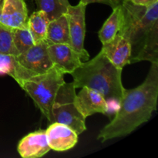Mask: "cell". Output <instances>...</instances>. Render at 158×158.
I'll use <instances>...</instances> for the list:
<instances>
[{"label":"cell","mask_w":158,"mask_h":158,"mask_svg":"<svg viewBox=\"0 0 158 158\" xmlns=\"http://www.w3.org/2000/svg\"><path fill=\"white\" fill-rule=\"evenodd\" d=\"M16 60L20 66L32 76L43 73L54 66L49 58L46 40L35 43L27 50L19 53L16 56Z\"/></svg>","instance_id":"cell-7"},{"label":"cell","mask_w":158,"mask_h":158,"mask_svg":"<svg viewBox=\"0 0 158 158\" xmlns=\"http://www.w3.org/2000/svg\"><path fill=\"white\" fill-rule=\"evenodd\" d=\"M64 75L53 66L46 72L33 76L20 85L50 123H52V104L59 89L65 82Z\"/></svg>","instance_id":"cell-4"},{"label":"cell","mask_w":158,"mask_h":158,"mask_svg":"<svg viewBox=\"0 0 158 158\" xmlns=\"http://www.w3.org/2000/svg\"><path fill=\"white\" fill-rule=\"evenodd\" d=\"M47 49L54 66L64 74L72 73L83 63L79 54L68 43H47Z\"/></svg>","instance_id":"cell-9"},{"label":"cell","mask_w":158,"mask_h":158,"mask_svg":"<svg viewBox=\"0 0 158 158\" xmlns=\"http://www.w3.org/2000/svg\"><path fill=\"white\" fill-rule=\"evenodd\" d=\"M46 41L48 43L69 44V26L66 14L49 22Z\"/></svg>","instance_id":"cell-17"},{"label":"cell","mask_w":158,"mask_h":158,"mask_svg":"<svg viewBox=\"0 0 158 158\" xmlns=\"http://www.w3.org/2000/svg\"><path fill=\"white\" fill-rule=\"evenodd\" d=\"M122 69L114 66L100 52L91 60H86L70 75L76 88L86 86L98 91L109 103L115 102L118 107L125 88L122 83Z\"/></svg>","instance_id":"cell-2"},{"label":"cell","mask_w":158,"mask_h":158,"mask_svg":"<svg viewBox=\"0 0 158 158\" xmlns=\"http://www.w3.org/2000/svg\"><path fill=\"white\" fill-rule=\"evenodd\" d=\"M140 61L158 63V23L146 35L138 52L131 58V63Z\"/></svg>","instance_id":"cell-14"},{"label":"cell","mask_w":158,"mask_h":158,"mask_svg":"<svg viewBox=\"0 0 158 158\" xmlns=\"http://www.w3.org/2000/svg\"><path fill=\"white\" fill-rule=\"evenodd\" d=\"M127 1L131 2L134 3V4L135 5L148 6H150V5L153 4V3L158 1V0H127Z\"/></svg>","instance_id":"cell-23"},{"label":"cell","mask_w":158,"mask_h":158,"mask_svg":"<svg viewBox=\"0 0 158 158\" xmlns=\"http://www.w3.org/2000/svg\"><path fill=\"white\" fill-rule=\"evenodd\" d=\"M101 50L106 58L119 69L131 64L132 48L129 40L120 34H117L110 42L103 44Z\"/></svg>","instance_id":"cell-12"},{"label":"cell","mask_w":158,"mask_h":158,"mask_svg":"<svg viewBox=\"0 0 158 158\" xmlns=\"http://www.w3.org/2000/svg\"><path fill=\"white\" fill-rule=\"evenodd\" d=\"M123 26L119 34L127 39L132 48V58L137 54L148 32L158 23V1L148 6L127 0L121 3Z\"/></svg>","instance_id":"cell-3"},{"label":"cell","mask_w":158,"mask_h":158,"mask_svg":"<svg viewBox=\"0 0 158 158\" xmlns=\"http://www.w3.org/2000/svg\"><path fill=\"white\" fill-rule=\"evenodd\" d=\"M38 9L43 10L49 20H53L66 13L69 0H35Z\"/></svg>","instance_id":"cell-19"},{"label":"cell","mask_w":158,"mask_h":158,"mask_svg":"<svg viewBox=\"0 0 158 158\" xmlns=\"http://www.w3.org/2000/svg\"><path fill=\"white\" fill-rule=\"evenodd\" d=\"M86 5L80 2L76 6H68L66 17L69 26V45L79 54L82 60H89V55L84 48L86 35Z\"/></svg>","instance_id":"cell-6"},{"label":"cell","mask_w":158,"mask_h":158,"mask_svg":"<svg viewBox=\"0 0 158 158\" xmlns=\"http://www.w3.org/2000/svg\"><path fill=\"white\" fill-rule=\"evenodd\" d=\"M0 73L10 76L21 85L25 80L33 77L29 71L20 66L16 60V56L0 53Z\"/></svg>","instance_id":"cell-16"},{"label":"cell","mask_w":158,"mask_h":158,"mask_svg":"<svg viewBox=\"0 0 158 158\" xmlns=\"http://www.w3.org/2000/svg\"><path fill=\"white\" fill-rule=\"evenodd\" d=\"M80 2H82L86 6L88 4H91V3H101V4L107 5L110 7L114 8L121 4L123 0H80Z\"/></svg>","instance_id":"cell-22"},{"label":"cell","mask_w":158,"mask_h":158,"mask_svg":"<svg viewBox=\"0 0 158 158\" xmlns=\"http://www.w3.org/2000/svg\"><path fill=\"white\" fill-rule=\"evenodd\" d=\"M0 53L18 56L19 52L13 43L12 30L0 25Z\"/></svg>","instance_id":"cell-21"},{"label":"cell","mask_w":158,"mask_h":158,"mask_svg":"<svg viewBox=\"0 0 158 158\" xmlns=\"http://www.w3.org/2000/svg\"><path fill=\"white\" fill-rule=\"evenodd\" d=\"M74 103L85 118L94 114H107L109 112V106L104 97L98 91L86 86L82 87L78 94H76Z\"/></svg>","instance_id":"cell-10"},{"label":"cell","mask_w":158,"mask_h":158,"mask_svg":"<svg viewBox=\"0 0 158 158\" xmlns=\"http://www.w3.org/2000/svg\"><path fill=\"white\" fill-rule=\"evenodd\" d=\"M158 63H151L144 81L137 87L125 89L113 120L100 131L97 139L105 142L124 137L146 123L157 110Z\"/></svg>","instance_id":"cell-1"},{"label":"cell","mask_w":158,"mask_h":158,"mask_svg":"<svg viewBox=\"0 0 158 158\" xmlns=\"http://www.w3.org/2000/svg\"><path fill=\"white\" fill-rule=\"evenodd\" d=\"M17 150L23 158H39L44 156L51 150L46 131L40 130L27 134L19 141Z\"/></svg>","instance_id":"cell-13"},{"label":"cell","mask_w":158,"mask_h":158,"mask_svg":"<svg viewBox=\"0 0 158 158\" xmlns=\"http://www.w3.org/2000/svg\"><path fill=\"white\" fill-rule=\"evenodd\" d=\"M46 134L50 149L57 152L72 149L78 142V134L63 123H51L46 130Z\"/></svg>","instance_id":"cell-11"},{"label":"cell","mask_w":158,"mask_h":158,"mask_svg":"<svg viewBox=\"0 0 158 158\" xmlns=\"http://www.w3.org/2000/svg\"><path fill=\"white\" fill-rule=\"evenodd\" d=\"M50 20L43 10L38 9L34 12L28 19V28L32 34L34 43L45 41Z\"/></svg>","instance_id":"cell-18"},{"label":"cell","mask_w":158,"mask_h":158,"mask_svg":"<svg viewBox=\"0 0 158 158\" xmlns=\"http://www.w3.org/2000/svg\"><path fill=\"white\" fill-rule=\"evenodd\" d=\"M25 0H0V25L10 30L28 26Z\"/></svg>","instance_id":"cell-8"},{"label":"cell","mask_w":158,"mask_h":158,"mask_svg":"<svg viewBox=\"0 0 158 158\" xmlns=\"http://www.w3.org/2000/svg\"><path fill=\"white\" fill-rule=\"evenodd\" d=\"M76 89L73 83H64L59 89L52 106V123H63L78 135L86 130V118L79 112L74 103Z\"/></svg>","instance_id":"cell-5"},{"label":"cell","mask_w":158,"mask_h":158,"mask_svg":"<svg viewBox=\"0 0 158 158\" xmlns=\"http://www.w3.org/2000/svg\"><path fill=\"white\" fill-rule=\"evenodd\" d=\"M123 26V10L121 4L113 8V12L98 32L102 45L110 42L121 31Z\"/></svg>","instance_id":"cell-15"},{"label":"cell","mask_w":158,"mask_h":158,"mask_svg":"<svg viewBox=\"0 0 158 158\" xmlns=\"http://www.w3.org/2000/svg\"><path fill=\"white\" fill-rule=\"evenodd\" d=\"M13 43L19 54L25 52L35 44L32 34L27 26L12 30Z\"/></svg>","instance_id":"cell-20"}]
</instances>
